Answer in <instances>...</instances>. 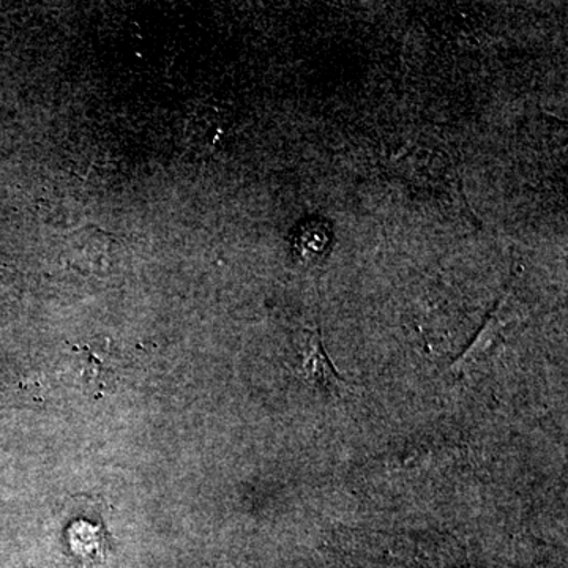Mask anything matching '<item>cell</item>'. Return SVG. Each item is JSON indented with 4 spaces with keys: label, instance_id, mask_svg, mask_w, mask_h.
Listing matches in <instances>:
<instances>
[{
    "label": "cell",
    "instance_id": "6da1fadb",
    "mask_svg": "<svg viewBox=\"0 0 568 568\" xmlns=\"http://www.w3.org/2000/svg\"><path fill=\"white\" fill-rule=\"evenodd\" d=\"M118 248V239L95 226L82 227L70 235L65 244V257L80 271L106 268L112 252Z\"/></svg>",
    "mask_w": 568,
    "mask_h": 568
},
{
    "label": "cell",
    "instance_id": "7a4b0ae2",
    "mask_svg": "<svg viewBox=\"0 0 568 568\" xmlns=\"http://www.w3.org/2000/svg\"><path fill=\"white\" fill-rule=\"evenodd\" d=\"M308 349V355H306L304 362L306 383L320 388L325 394H336V392L345 388L346 384L343 383L342 377H339L334 365H332L331 358L325 354L320 328H317L316 335L313 336V342Z\"/></svg>",
    "mask_w": 568,
    "mask_h": 568
}]
</instances>
